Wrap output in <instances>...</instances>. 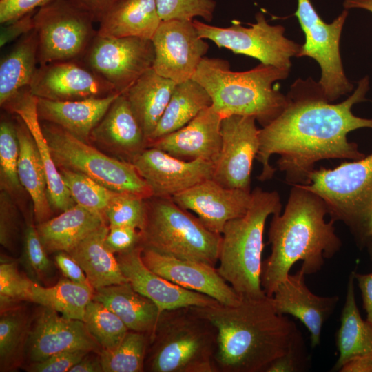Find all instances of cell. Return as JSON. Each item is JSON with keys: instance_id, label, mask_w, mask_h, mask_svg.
Returning <instances> with one entry per match:
<instances>
[{"instance_id": "cell-1", "label": "cell", "mask_w": 372, "mask_h": 372, "mask_svg": "<svg viewBox=\"0 0 372 372\" xmlns=\"http://www.w3.org/2000/svg\"><path fill=\"white\" fill-rule=\"evenodd\" d=\"M369 77L362 78L353 92L339 103L329 102L320 85L311 78L296 79L291 85L282 113L259 129V149L256 158L261 163L260 181L270 180L276 171L269 162L279 155L278 169L285 181L306 185L316 164L327 159L362 158L355 143L347 138L349 132L372 129V118H361L352 112L355 104L366 101Z\"/></svg>"}, {"instance_id": "cell-2", "label": "cell", "mask_w": 372, "mask_h": 372, "mask_svg": "<svg viewBox=\"0 0 372 372\" xmlns=\"http://www.w3.org/2000/svg\"><path fill=\"white\" fill-rule=\"evenodd\" d=\"M192 307L217 329V372H265L300 337L294 322L276 311L268 296L241 298L236 305Z\"/></svg>"}, {"instance_id": "cell-3", "label": "cell", "mask_w": 372, "mask_h": 372, "mask_svg": "<svg viewBox=\"0 0 372 372\" xmlns=\"http://www.w3.org/2000/svg\"><path fill=\"white\" fill-rule=\"evenodd\" d=\"M324 200L302 185H293L282 213L273 214L268 231L271 254L262 262L261 285L272 297L293 265L302 261L306 275L319 271L325 259L339 251L342 241L334 220L327 222Z\"/></svg>"}, {"instance_id": "cell-4", "label": "cell", "mask_w": 372, "mask_h": 372, "mask_svg": "<svg viewBox=\"0 0 372 372\" xmlns=\"http://www.w3.org/2000/svg\"><path fill=\"white\" fill-rule=\"evenodd\" d=\"M289 72L261 63L249 70L234 72L227 61L205 56L192 79L207 90L223 118L253 116L265 127L286 107L287 96L273 83L286 79Z\"/></svg>"}, {"instance_id": "cell-5", "label": "cell", "mask_w": 372, "mask_h": 372, "mask_svg": "<svg viewBox=\"0 0 372 372\" xmlns=\"http://www.w3.org/2000/svg\"><path fill=\"white\" fill-rule=\"evenodd\" d=\"M281 210L276 191L256 187L247 212L228 221L223 229L217 270L241 298L267 296L261 285L265 223Z\"/></svg>"}, {"instance_id": "cell-6", "label": "cell", "mask_w": 372, "mask_h": 372, "mask_svg": "<svg viewBox=\"0 0 372 372\" xmlns=\"http://www.w3.org/2000/svg\"><path fill=\"white\" fill-rule=\"evenodd\" d=\"M217 329L192 307L161 313L149 340L145 371L217 372Z\"/></svg>"}, {"instance_id": "cell-7", "label": "cell", "mask_w": 372, "mask_h": 372, "mask_svg": "<svg viewBox=\"0 0 372 372\" xmlns=\"http://www.w3.org/2000/svg\"><path fill=\"white\" fill-rule=\"evenodd\" d=\"M146 218L140 245L160 254L216 266L221 234L209 230L172 198L145 199Z\"/></svg>"}, {"instance_id": "cell-8", "label": "cell", "mask_w": 372, "mask_h": 372, "mask_svg": "<svg viewBox=\"0 0 372 372\" xmlns=\"http://www.w3.org/2000/svg\"><path fill=\"white\" fill-rule=\"evenodd\" d=\"M302 186L324 200L331 219L349 227L359 245L372 209V153L333 169H315Z\"/></svg>"}, {"instance_id": "cell-9", "label": "cell", "mask_w": 372, "mask_h": 372, "mask_svg": "<svg viewBox=\"0 0 372 372\" xmlns=\"http://www.w3.org/2000/svg\"><path fill=\"white\" fill-rule=\"evenodd\" d=\"M41 127L59 169L83 174L116 192L152 196L131 162L109 156L53 123L45 122Z\"/></svg>"}, {"instance_id": "cell-10", "label": "cell", "mask_w": 372, "mask_h": 372, "mask_svg": "<svg viewBox=\"0 0 372 372\" xmlns=\"http://www.w3.org/2000/svg\"><path fill=\"white\" fill-rule=\"evenodd\" d=\"M40 65L81 60L97 34L95 22L70 0H53L34 14Z\"/></svg>"}, {"instance_id": "cell-11", "label": "cell", "mask_w": 372, "mask_h": 372, "mask_svg": "<svg viewBox=\"0 0 372 372\" xmlns=\"http://www.w3.org/2000/svg\"><path fill=\"white\" fill-rule=\"evenodd\" d=\"M295 15L305 35V42L296 57L308 56L318 63L321 69L318 83L327 99L333 103L351 92L354 86L345 75L340 51L348 10H343L332 23H327L310 0H298Z\"/></svg>"}, {"instance_id": "cell-12", "label": "cell", "mask_w": 372, "mask_h": 372, "mask_svg": "<svg viewBox=\"0 0 372 372\" xmlns=\"http://www.w3.org/2000/svg\"><path fill=\"white\" fill-rule=\"evenodd\" d=\"M256 19L249 28L237 22L227 28L210 25L196 19L193 23L201 38L212 41L219 48L290 70L291 58L297 56L301 45L285 37L283 26L270 25L263 13L258 12Z\"/></svg>"}, {"instance_id": "cell-13", "label": "cell", "mask_w": 372, "mask_h": 372, "mask_svg": "<svg viewBox=\"0 0 372 372\" xmlns=\"http://www.w3.org/2000/svg\"><path fill=\"white\" fill-rule=\"evenodd\" d=\"M155 57L151 39L140 37H106L96 35L81 61L124 93L145 72Z\"/></svg>"}, {"instance_id": "cell-14", "label": "cell", "mask_w": 372, "mask_h": 372, "mask_svg": "<svg viewBox=\"0 0 372 372\" xmlns=\"http://www.w3.org/2000/svg\"><path fill=\"white\" fill-rule=\"evenodd\" d=\"M256 121L253 116L241 115L222 119V145L211 178L222 186L251 192L253 162L260 145Z\"/></svg>"}, {"instance_id": "cell-15", "label": "cell", "mask_w": 372, "mask_h": 372, "mask_svg": "<svg viewBox=\"0 0 372 372\" xmlns=\"http://www.w3.org/2000/svg\"><path fill=\"white\" fill-rule=\"evenodd\" d=\"M151 40L155 52L152 68L176 84L192 79L209 49L193 21H162Z\"/></svg>"}, {"instance_id": "cell-16", "label": "cell", "mask_w": 372, "mask_h": 372, "mask_svg": "<svg viewBox=\"0 0 372 372\" xmlns=\"http://www.w3.org/2000/svg\"><path fill=\"white\" fill-rule=\"evenodd\" d=\"M29 90L37 98L52 101L100 98L118 92L111 83L79 60L40 65Z\"/></svg>"}, {"instance_id": "cell-17", "label": "cell", "mask_w": 372, "mask_h": 372, "mask_svg": "<svg viewBox=\"0 0 372 372\" xmlns=\"http://www.w3.org/2000/svg\"><path fill=\"white\" fill-rule=\"evenodd\" d=\"M131 163L149 187L152 196L172 198L212 178L214 163L198 159L185 161L154 147H147Z\"/></svg>"}, {"instance_id": "cell-18", "label": "cell", "mask_w": 372, "mask_h": 372, "mask_svg": "<svg viewBox=\"0 0 372 372\" xmlns=\"http://www.w3.org/2000/svg\"><path fill=\"white\" fill-rule=\"evenodd\" d=\"M41 307L31 323L26 344L27 355L32 362L65 351L101 352V347L83 320L68 318L53 309Z\"/></svg>"}, {"instance_id": "cell-19", "label": "cell", "mask_w": 372, "mask_h": 372, "mask_svg": "<svg viewBox=\"0 0 372 372\" xmlns=\"http://www.w3.org/2000/svg\"><path fill=\"white\" fill-rule=\"evenodd\" d=\"M141 257L152 271L183 288L207 295L225 305H236L240 302L241 298L214 266L174 258L145 247H143Z\"/></svg>"}, {"instance_id": "cell-20", "label": "cell", "mask_w": 372, "mask_h": 372, "mask_svg": "<svg viewBox=\"0 0 372 372\" xmlns=\"http://www.w3.org/2000/svg\"><path fill=\"white\" fill-rule=\"evenodd\" d=\"M140 245L117 254L124 276L139 293L150 299L160 312L182 307H206L218 302L214 298L183 288L152 271L143 261Z\"/></svg>"}, {"instance_id": "cell-21", "label": "cell", "mask_w": 372, "mask_h": 372, "mask_svg": "<svg viewBox=\"0 0 372 372\" xmlns=\"http://www.w3.org/2000/svg\"><path fill=\"white\" fill-rule=\"evenodd\" d=\"M172 198L180 207L195 213L209 230L222 234L228 221L247 212L251 192L227 188L209 178Z\"/></svg>"}, {"instance_id": "cell-22", "label": "cell", "mask_w": 372, "mask_h": 372, "mask_svg": "<svg viewBox=\"0 0 372 372\" xmlns=\"http://www.w3.org/2000/svg\"><path fill=\"white\" fill-rule=\"evenodd\" d=\"M305 273L300 268L289 276L275 291L272 302L280 315H291L300 320L310 333L312 347L320 343L321 332L339 301L338 296L314 294L305 283Z\"/></svg>"}, {"instance_id": "cell-23", "label": "cell", "mask_w": 372, "mask_h": 372, "mask_svg": "<svg viewBox=\"0 0 372 372\" xmlns=\"http://www.w3.org/2000/svg\"><path fill=\"white\" fill-rule=\"evenodd\" d=\"M223 118L211 105L183 127L152 141L147 147H156L182 160L214 163L222 145Z\"/></svg>"}, {"instance_id": "cell-24", "label": "cell", "mask_w": 372, "mask_h": 372, "mask_svg": "<svg viewBox=\"0 0 372 372\" xmlns=\"http://www.w3.org/2000/svg\"><path fill=\"white\" fill-rule=\"evenodd\" d=\"M90 140L130 162L147 147L143 130L123 93L118 96L93 129Z\"/></svg>"}, {"instance_id": "cell-25", "label": "cell", "mask_w": 372, "mask_h": 372, "mask_svg": "<svg viewBox=\"0 0 372 372\" xmlns=\"http://www.w3.org/2000/svg\"><path fill=\"white\" fill-rule=\"evenodd\" d=\"M2 107H7L23 120L35 141L45 173L48 199L52 207L63 211L73 207L76 203L53 159L42 130L37 112V97L30 93L28 87L20 90Z\"/></svg>"}, {"instance_id": "cell-26", "label": "cell", "mask_w": 372, "mask_h": 372, "mask_svg": "<svg viewBox=\"0 0 372 372\" xmlns=\"http://www.w3.org/2000/svg\"><path fill=\"white\" fill-rule=\"evenodd\" d=\"M121 94L74 101L37 98L38 116L40 121L56 125L76 138L89 143L92 131Z\"/></svg>"}, {"instance_id": "cell-27", "label": "cell", "mask_w": 372, "mask_h": 372, "mask_svg": "<svg viewBox=\"0 0 372 372\" xmlns=\"http://www.w3.org/2000/svg\"><path fill=\"white\" fill-rule=\"evenodd\" d=\"M94 300L118 316L130 331L145 333L149 340L152 338L161 312L128 282L95 289Z\"/></svg>"}, {"instance_id": "cell-28", "label": "cell", "mask_w": 372, "mask_h": 372, "mask_svg": "<svg viewBox=\"0 0 372 372\" xmlns=\"http://www.w3.org/2000/svg\"><path fill=\"white\" fill-rule=\"evenodd\" d=\"M161 21L155 0H119L99 19L97 34L152 39Z\"/></svg>"}, {"instance_id": "cell-29", "label": "cell", "mask_w": 372, "mask_h": 372, "mask_svg": "<svg viewBox=\"0 0 372 372\" xmlns=\"http://www.w3.org/2000/svg\"><path fill=\"white\" fill-rule=\"evenodd\" d=\"M105 223L103 216L76 204L36 227L48 253H68Z\"/></svg>"}, {"instance_id": "cell-30", "label": "cell", "mask_w": 372, "mask_h": 372, "mask_svg": "<svg viewBox=\"0 0 372 372\" xmlns=\"http://www.w3.org/2000/svg\"><path fill=\"white\" fill-rule=\"evenodd\" d=\"M176 85L151 68L123 93L143 130L147 145Z\"/></svg>"}, {"instance_id": "cell-31", "label": "cell", "mask_w": 372, "mask_h": 372, "mask_svg": "<svg viewBox=\"0 0 372 372\" xmlns=\"http://www.w3.org/2000/svg\"><path fill=\"white\" fill-rule=\"evenodd\" d=\"M17 118L16 128L20 147L18 177L32 199L34 219L39 224L49 220L52 214L46 176L30 132L19 116Z\"/></svg>"}, {"instance_id": "cell-32", "label": "cell", "mask_w": 372, "mask_h": 372, "mask_svg": "<svg viewBox=\"0 0 372 372\" xmlns=\"http://www.w3.org/2000/svg\"><path fill=\"white\" fill-rule=\"evenodd\" d=\"M108 231L109 226L103 223L68 252L81 267L94 289L128 282L116 256L105 245Z\"/></svg>"}, {"instance_id": "cell-33", "label": "cell", "mask_w": 372, "mask_h": 372, "mask_svg": "<svg viewBox=\"0 0 372 372\" xmlns=\"http://www.w3.org/2000/svg\"><path fill=\"white\" fill-rule=\"evenodd\" d=\"M355 271L348 279L340 325L335 334L338 358L331 371H340L350 360L361 356H372V324L363 320L358 308L354 288Z\"/></svg>"}, {"instance_id": "cell-34", "label": "cell", "mask_w": 372, "mask_h": 372, "mask_svg": "<svg viewBox=\"0 0 372 372\" xmlns=\"http://www.w3.org/2000/svg\"><path fill=\"white\" fill-rule=\"evenodd\" d=\"M38 39L34 30L25 34L0 63V105L30 86L38 68Z\"/></svg>"}, {"instance_id": "cell-35", "label": "cell", "mask_w": 372, "mask_h": 372, "mask_svg": "<svg viewBox=\"0 0 372 372\" xmlns=\"http://www.w3.org/2000/svg\"><path fill=\"white\" fill-rule=\"evenodd\" d=\"M211 105L212 101L209 93L193 79L176 84L148 145L183 127Z\"/></svg>"}, {"instance_id": "cell-36", "label": "cell", "mask_w": 372, "mask_h": 372, "mask_svg": "<svg viewBox=\"0 0 372 372\" xmlns=\"http://www.w3.org/2000/svg\"><path fill=\"white\" fill-rule=\"evenodd\" d=\"M94 292L92 286L66 278L51 287L34 281L31 302L53 309L66 318L83 321L86 307L94 299Z\"/></svg>"}, {"instance_id": "cell-37", "label": "cell", "mask_w": 372, "mask_h": 372, "mask_svg": "<svg viewBox=\"0 0 372 372\" xmlns=\"http://www.w3.org/2000/svg\"><path fill=\"white\" fill-rule=\"evenodd\" d=\"M30 326L28 315L19 306L1 311V371L15 369L21 363Z\"/></svg>"}, {"instance_id": "cell-38", "label": "cell", "mask_w": 372, "mask_h": 372, "mask_svg": "<svg viewBox=\"0 0 372 372\" xmlns=\"http://www.w3.org/2000/svg\"><path fill=\"white\" fill-rule=\"evenodd\" d=\"M149 336L128 331L121 342L111 350L99 353L103 372H143Z\"/></svg>"}, {"instance_id": "cell-39", "label": "cell", "mask_w": 372, "mask_h": 372, "mask_svg": "<svg viewBox=\"0 0 372 372\" xmlns=\"http://www.w3.org/2000/svg\"><path fill=\"white\" fill-rule=\"evenodd\" d=\"M59 170L75 203L105 218L106 209L118 192L83 174L66 169Z\"/></svg>"}, {"instance_id": "cell-40", "label": "cell", "mask_w": 372, "mask_h": 372, "mask_svg": "<svg viewBox=\"0 0 372 372\" xmlns=\"http://www.w3.org/2000/svg\"><path fill=\"white\" fill-rule=\"evenodd\" d=\"M83 322L101 349L116 347L130 331L110 309L94 299L87 304Z\"/></svg>"}, {"instance_id": "cell-41", "label": "cell", "mask_w": 372, "mask_h": 372, "mask_svg": "<svg viewBox=\"0 0 372 372\" xmlns=\"http://www.w3.org/2000/svg\"><path fill=\"white\" fill-rule=\"evenodd\" d=\"M28 276L21 273L18 262L1 256L0 310L19 306L21 302H32L34 284Z\"/></svg>"}, {"instance_id": "cell-42", "label": "cell", "mask_w": 372, "mask_h": 372, "mask_svg": "<svg viewBox=\"0 0 372 372\" xmlns=\"http://www.w3.org/2000/svg\"><path fill=\"white\" fill-rule=\"evenodd\" d=\"M19 143L16 125L6 120L0 123L1 189L20 192L22 185L18 177Z\"/></svg>"}, {"instance_id": "cell-43", "label": "cell", "mask_w": 372, "mask_h": 372, "mask_svg": "<svg viewBox=\"0 0 372 372\" xmlns=\"http://www.w3.org/2000/svg\"><path fill=\"white\" fill-rule=\"evenodd\" d=\"M39 238L36 226L30 221L23 232L21 262L34 281L45 282L53 276V264Z\"/></svg>"}, {"instance_id": "cell-44", "label": "cell", "mask_w": 372, "mask_h": 372, "mask_svg": "<svg viewBox=\"0 0 372 372\" xmlns=\"http://www.w3.org/2000/svg\"><path fill=\"white\" fill-rule=\"evenodd\" d=\"M105 218L109 227H132L141 231L146 218L145 199L132 194L118 192L106 209Z\"/></svg>"}, {"instance_id": "cell-45", "label": "cell", "mask_w": 372, "mask_h": 372, "mask_svg": "<svg viewBox=\"0 0 372 372\" xmlns=\"http://www.w3.org/2000/svg\"><path fill=\"white\" fill-rule=\"evenodd\" d=\"M162 21H193L199 17L211 22L216 6L214 0H155Z\"/></svg>"}, {"instance_id": "cell-46", "label": "cell", "mask_w": 372, "mask_h": 372, "mask_svg": "<svg viewBox=\"0 0 372 372\" xmlns=\"http://www.w3.org/2000/svg\"><path fill=\"white\" fill-rule=\"evenodd\" d=\"M19 234V213L16 205L6 190L0 192V243L14 251Z\"/></svg>"}, {"instance_id": "cell-47", "label": "cell", "mask_w": 372, "mask_h": 372, "mask_svg": "<svg viewBox=\"0 0 372 372\" xmlns=\"http://www.w3.org/2000/svg\"><path fill=\"white\" fill-rule=\"evenodd\" d=\"M86 350H70L55 353L48 358L32 362L26 367L29 372H66L87 353Z\"/></svg>"}, {"instance_id": "cell-48", "label": "cell", "mask_w": 372, "mask_h": 372, "mask_svg": "<svg viewBox=\"0 0 372 372\" xmlns=\"http://www.w3.org/2000/svg\"><path fill=\"white\" fill-rule=\"evenodd\" d=\"M141 231L132 227H109L105 245L114 254L129 250L140 244Z\"/></svg>"}, {"instance_id": "cell-49", "label": "cell", "mask_w": 372, "mask_h": 372, "mask_svg": "<svg viewBox=\"0 0 372 372\" xmlns=\"http://www.w3.org/2000/svg\"><path fill=\"white\" fill-rule=\"evenodd\" d=\"M53 0H0V23L12 22Z\"/></svg>"}, {"instance_id": "cell-50", "label": "cell", "mask_w": 372, "mask_h": 372, "mask_svg": "<svg viewBox=\"0 0 372 372\" xmlns=\"http://www.w3.org/2000/svg\"><path fill=\"white\" fill-rule=\"evenodd\" d=\"M301 336L282 355L275 359L266 369L265 372H296L303 369Z\"/></svg>"}, {"instance_id": "cell-51", "label": "cell", "mask_w": 372, "mask_h": 372, "mask_svg": "<svg viewBox=\"0 0 372 372\" xmlns=\"http://www.w3.org/2000/svg\"><path fill=\"white\" fill-rule=\"evenodd\" d=\"M54 261L65 278L78 283L92 286L81 267L69 253L56 252Z\"/></svg>"}, {"instance_id": "cell-52", "label": "cell", "mask_w": 372, "mask_h": 372, "mask_svg": "<svg viewBox=\"0 0 372 372\" xmlns=\"http://www.w3.org/2000/svg\"><path fill=\"white\" fill-rule=\"evenodd\" d=\"M35 11L31 12L8 23V25L1 30L0 37L1 47H3L18 37L26 34L34 30V14Z\"/></svg>"}, {"instance_id": "cell-53", "label": "cell", "mask_w": 372, "mask_h": 372, "mask_svg": "<svg viewBox=\"0 0 372 372\" xmlns=\"http://www.w3.org/2000/svg\"><path fill=\"white\" fill-rule=\"evenodd\" d=\"M354 276L361 291L366 320L372 324V273L362 274L355 271Z\"/></svg>"}, {"instance_id": "cell-54", "label": "cell", "mask_w": 372, "mask_h": 372, "mask_svg": "<svg viewBox=\"0 0 372 372\" xmlns=\"http://www.w3.org/2000/svg\"><path fill=\"white\" fill-rule=\"evenodd\" d=\"M79 8L87 12L95 22L119 0H70Z\"/></svg>"}, {"instance_id": "cell-55", "label": "cell", "mask_w": 372, "mask_h": 372, "mask_svg": "<svg viewBox=\"0 0 372 372\" xmlns=\"http://www.w3.org/2000/svg\"><path fill=\"white\" fill-rule=\"evenodd\" d=\"M91 353L85 355L69 372H103L99 354L96 357L90 355Z\"/></svg>"}, {"instance_id": "cell-56", "label": "cell", "mask_w": 372, "mask_h": 372, "mask_svg": "<svg viewBox=\"0 0 372 372\" xmlns=\"http://www.w3.org/2000/svg\"><path fill=\"white\" fill-rule=\"evenodd\" d=\"M340 372H372V356H361L346 362Z\"/></svg>"}, {"instance_id": "cell-57", "label": "cell", "mask_w": 372, "mask_h": 372, "mask_svg": "<svg viewBox=\"0 0 372 372\" xmlns=\"http://www.w3.org/2000/svg\"><path fill=\"white\" fill-rule=\"evenodd\" d=\"M343 6L346 10L359 8L372 13V0H344Z\"/></svg>"}, {"instance_id": "cell-58", "label": "cell", "mask_w": 372, "mask_h": 372, "mask_svg": "<svg viewBox=\"0 0 372 372\" xmlns=\"http://www.w3.org/2000/svg\"><path fill=\"white\" fill-rule=\"evenodd\" d=\"M370 241H372V209L366 220L359 245L364 246Z\"/></svg>"}, {"instance_id": "cell-59", "label": "cell", "mask_w": 372, "mask_h": 372, "mask_svg": "<svg viewBox=\"0 0 372 372\" xmlns=\"http://www.w3.org/2000/svg\"><path fill=\"white\" fill-rule=\"evenodd\" d=\"M369 250V254L371 255V257L372 258V241H370L367 245Z\"/></svg>"}]
</instances>
